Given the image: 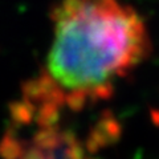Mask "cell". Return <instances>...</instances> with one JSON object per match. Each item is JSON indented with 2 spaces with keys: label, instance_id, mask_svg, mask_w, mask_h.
Here are the masks:
<instances>
[{
  "label": "cell",
  "instance_id": "6da1fadb",
  "mask_svg": "<svg viewBox=\"0 0 159 159\" xmlns=\"http://www.w3.org/2000/svg\"><path fill=\"white\" fill-rule=\"evenodd\" d=\"M51 21L52 44L37 77L65 110L105 101L151 52L145 20L122 0H60Z\"/></svg>",
  "mask_w": 159,
  "mask_h": 159
}]
</instances>
